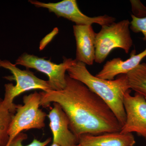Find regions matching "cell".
I'll use <instances>...</instances> for the list:
<instances>
[{"instance_id":"cell-1","label":"cell","mask_w":146,"mask_h":146,"mask_svg":"<svg viewBox=\"0 0 146 146\" xmlns=\"http://www.w3.org/2000/svg\"><path fill=\"white\" fill-rule=\"evenodd\" d=\"M66 86L60 91L40 92V105L58 104L67 115L69 127L77 137L121 131L122 125L108 106L84 84L65 77Z\"/></svg>"},{"instance_id":"cell-2","label":"cell","mask_w":146,"mask_h":146,"mask_svg":"<svg viewBox=\"0 0 146 146\" xmlns=\"http://www.w3.org/2000/svg\"><path fill=\"white\" fill-rule=\"evenodd\" d=\"M67 72L71 78L82 82L100 97L111 109L122 126L123 125L126 121L123 98L130 89L126 74L120 75L113 80L103 79L93 75L86 64L76 60Z\"/></svg>"},{"instance_id":"cell-3","label":"cell","mask_w":146,"mask_h":146,"mask_svg":"<svg viewBox=\"0 0 146 146\" xmlns=\"http://www.w3.org/2000/svg\"><path fill=\"white\" fill-rule=\"evenodd\" d=\"M130 25L127 19L102 27L95 39L96 63H102L115 48L122 49L126 54L129 52L133 44Z\"/></svg>"},{"instance_id":"cell-4","label":"cell","mask_w":146,"mask_h":146,"mask_svg":"<svg viewBox=\"0 0 146 146\" xmlns=\"http://www.w3.org/2000/svg\"><path fill=\"white\" fill-rule=\"evenodd\" d=\"M40 93L24 96V105H16V114L13 116L8 131L9 146L14 138L23 131L33 129H41L45 127L46 114L39 108L41 106Z\"/></svg>"},{"instance_id":"cell-5","label":"cell","mask_w":146,"mask_h":146,"mask_svg":"<svg viewBox=\"0 0 146 146\" xmlns=\"http://www.w3.org/2000/svg\"><path fill=\"white\" fill-rule=\"evenodd\" d=\"M0 68L9 70L13 77H7L16 81V84L9 83L5 85V94L3 99V104L13 114L16 112V105L13 103L15 98L26 91L40 89L43 91L52 90L48 81L38 78L33 72L29 70H21L15 64L9 60L0 59Z\"/></svg>"},{"instance_id":"cell-6","label":"cell","mask_w":146,"mask_h":146,"mask_svg":"<svg viewBox=\"0 0 146 146\" xmlns=\"http://www.w3.org/2000/svg\"><path fill=\"white\" fill-rule=\"evenodd\" d=\"M63 62L58 64L44 58H40L29 54H23L16 60L15 65H21L27 68L34 69L46 74L52 90L60 91L66 86V72L76 61V59L64 57Z\"/></svg>"},{"instance_id":"cell-7","label":"cell","mask_w":146,"mask_h":146,"mask_svg":"<svg viewBox=\"0 0 146 146\" xmlns=\"http://www.w3.org/2000/svg\"><path fill=\"white\" fill-rule=\"evenodd\" d=\"M37 7L47 9L58 17H63L74 22L77 25H91L97 24L102 27L108 25L115 22L116 18L107 15L89 17L80 10L76 0H63L56 3L41 2L29 1Z\"/></svg>"},{"instance_id":"cell-8","label":"cell","mask_w":146,"mask_h":146,"mask_svg":"<svg viewBox=\"0 0 146 146\" xmlns=\"http://www.w3.org/2000/svg\"><path fill=\"white\" fill-rule=\"evenodd\" d=\"M131 91L128 90L124 96L126 121L120 132H134L146 141V100L137 93L131 96Z\"/></svg>"},{"instance_id":"cell-9","label":"cell","mask_w":146,"mask_h":146,"mask_svg":"<svg viewBox=\"0 0 146 146\" xmlns=\"http://www.w3.org/2000/svg\"><path fill=\"white\" fill-rule=\"evenodd\" d=\"M53 107L48 115L52 132L53 143L60 146H73L78 144V138L71 131L67 115L60 105L53 103Z\"/></svg>"},{"instance_id":"cell-10","label":"cell","mask_w":146,"mask_h":146,"mask_svg":"<svg viewBox=\"0 0 146 146\" xmlns=\"http://www.w3.org/2000/svg\"><path fill=\"white\" fill-rule=\"evenodd\" d=\"M76 44V61L91 65L96 57L95 39L96 33L91 25L73 26Z\"/></svg>"},{"instance_id":"cell-11","label":"cell","mask_w":146,"mask_h":146,"mask_svg":"<svg viewBox=\"0 0 146 146\" xmlns=\"http://www.w3.org/2000/svg\"><path fill=\"white\" fill-rule=\"evenodd\" d=\"M135 54L134 51L132 52L130 58L125 60L120 58L108 60L96 76L103 79L113 80L116 76L126 74L140 65L141 61L146 57V48L138 54Z\"/></svg>"},{"instance_id":"cell-12","label":"cell","mask_w":146,"mask_h":146,"mask_svg":"<svg viewBox=\"0 0 146 146\" xmlns=\"http://www.w3.org/2000/svg\"><path fill=\"white\" fill-rule=\"evenodd\" d=\"M136 143L132 133L109 132L98 135L84 134L78 137L80 146H133Z\"/></svg>"},{"instance_id":"cell-13","label":"cell","mask_w":146,"mask_h":146,"mask_svg":"<svg viewBox=\"0 0 146 146\" xmlns=\"http://www.w3.org/2000/svg\"><path fill=\"white\" fill-rule=\"evenodd\" d=\"M126 76L129 89L146 100V63H141Z\"/></svg>"},{"instance_id":"cell-14","label":"cell","mask_w":146,"mask_h":146,"mask_svg":"<svg viewBox=\"0 0 146 146\" xmlns=\"http://www.w3.org/2000/svg\"><path fill=\"white\" fill-rule=\"evenodd\" d=\"M14 115L4 106L3 99L0 98V146H6L8 143V129Z\"/></svg>"},{"instance_id":"cell-15","label":"cell","mask_w":146,"mask_h":146,"mask_svg":"<svg viewBox=\"0 0 146 146\" xmlns=\"http://www.w3.org/2000/svg\"><path fill=\"white\" fill-rule=\"evenodd\" d=\"M27 136L26 134L21 133L13 139L9 146H46L51 141V138H48L46 141L41 142L35 138L30 144L26 146L23 145L24 141L27 139Z\"/></svg>"},{"instance_id":"cell-16","label":"cell","mask_w":146,"mask_h":146,"mask_svg":"<svg viewBox=\"0 0 146 146\" xmlns=\"http://www.w3.org/2000/svg\"><path fill=\"white\" fill-rule=\"evenodd\" d=\"M132 20L130 22V29L135 33L141 32L143 35V39L146 41V16L139 18L131 15Z\"/></svg>"},{"instance_id":"cell-17","label":"cell","mask_w":146,"mask_h":146,"mask_svg":"<svg viewBox=\"0 0 146 146\" xmlns=\"http://www.w3.org/2000/svg\"><path fill=\"white\" fill-rule=\"evenodd\" d=\"M131 11L133 16L137 18H144L146 16V7L139 0H131Z\"/></svg>"},{"instance_id":"cell-18","label":"cell","mask_w":146,"mask_h":146,"mask_svg":"<svg viewBox=\"0 0 146 146\" xmlns=\"http://www.w3.org/2000/svg\"><path fill=\"white\" fill-rule=\"evenodd\" d=\"M51 146H60L58 144L55 143H52V145Z\"/></svg>"},{"instance_id":"cell-19","label":"cell","mask_w":146,"mask_h":146,"mask_svg":"<svg viewBox=\"0 0 146 146\" xmlns=\"http://www.w3.org/2000/svg\"><path fill=\"white\" fill-rule=\"evenodd\" d=\"M73 146H80V145L79 144H78V145H76Z\"/></svg>"}]
</instances>
